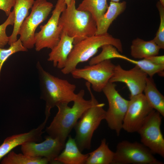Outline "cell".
<instances>
[{
    "label": "cell",
    "instance_id": "obj_27",
    "mask_svg": "<svg viewBox=\"0 0 164 164\" xmlns=\"http://www.w3.org/2000/svg\"><path fill=\"white\" fill-rule=\"evenodd\" d=\"M28 50L23 45L19 39L12 43L7 49L0 48V80L1 73L3 65L11 55L19 52H25Z\"/></svg>",
    "mask_w": 164,
    "mask_h": 164
},
{
    "label": "cell",
    "instance_id": "obj_4",
    "mask_svg": "<svg viewBox=\"0 0 164 164\" xmlns=\"http://www.w3.org/2000/svg\"><path fill=\"white\" fill-rule=\"evenodd\" d=\"M111 44L119 51L123 52L121 40L113 37L108 32L104 34L89 37L74 45L65 67L61 69L64 74L71 73L75 69L78 64L86 62L95 55L99 48L104 45Z\"/></svg>",
    "mask_w": 164,
    "mask_h": 164
},
{
    "label": "cell",
    "instance_id": "obj_6",
    "mask_svg": "<svg viewBox=\"0 0 164 164\" xmlns=\"http://www.w3.org/2000/svg\"><path fill=\"white\" fill-rule=\"evenodd\" d=\"M53 7V4L47 0L35 1L31 12L22 22L18 34L23 46L27 49L34 47L36 29L47 19Z\"/></svg>",
    "mask_w": 164,
    "mask_h": 164
},
{
    "label": "cell",
    "instance_id": "obj_14",
    "mask_svg": "<svg viewBox=\"0 0 164 164\" xmlns=\"http://www.w3.org/2000/svg\"><path fill=\"white\" fill-rule=\"evenodd\" d=\"M147 77V75L136 65L129 70H125L118 64L115 65L109 82L125 84L130 91L131 97L143 93Z\"/></svg>",
    "mask_w": 164,
    "mask_h": 164
},
{
    "label": "cell",
    "instance_id": "obj_18",
    "mask_svg": "<svg viewBox=\"0 0 164 164\" xmlns=\"http://www.w3.org/2000/svg\"><path fill=\"white\" fill-rule=\"evenodd\" d=\"M34 0H15L13 6L14 22L11 35L9 36L8 44L10 45L17 39V36L21 26L29 15V10L32 8Z\"/></svg>",
    "mask_w": 164,
    "mask_h": 164
},
{
    "label": "cell",
    "instance_id": "obj_25",
    "mask_svg": "<svg viewBox=\"0 0 164 164\" xmlns=\"http://www.w3.org/2000/svg\"><path fill=\"white\" fill-rule=\"evenodd\" d=\"M124 60L137 66L150 77L152 78L156 73L158 74L161 76H164V65L155 64L146 58L136 60L126 56Z\"/></svg>",
    "mask_w": 164,
    "mask_h": 164
},
{
    "label": "cell",
    "instance_id": "obj_11",
    "mask_svg": "<svg viewBox=\"0 0 164 164\" xmlns=\"http://www.w3.org/2000/svg\"><path fill=\"white\" fill-rule=\"evenodd\" d=\"M115 66L111 60H108L81 68H76L71 74L74 78L86 80L94 91L100 92L113 76Z\"/></svg>",
    "mask_w": 164,
    "mask_h": 164
},
{
    "label": "cell",
    "instance_id": "obj_8",
    "mask_svg": "<svg viewBox=\"0 0 164 164\" xmlns=\"http://www.w3.org/2000/svg\"><path fill=\"white\" fill-rule=\"evenodd\" d=\"M162 117L153 109L137 131L141 142L153 154L164 158V139L161 130Z\"/></svg>",
    "mask_w": 164,
    "mask_h": 164
},
{
    "label": "cell",
    "instance_id": "obj_24",
    "mask_svg": "<svg viewBox=\"0 0 164 164\" xmlns=\"http://www.w3.org/2000/svg\"><path fill=\"white\" fill-rule=\"evenodd\" d=\"M48 160L44 157H33L23 153L17 154L13 151L10 152L2 159V164H46Z\"/></svg>",
    "mask_w": 164,
    "mask_h": 164
},
{
    "label": "cell",
    "instance_id": "obj_33",
    "mask_svg": "<svg viewBox=\"0 0 164 164\" xmlns=\"http://www.w3.org/2000/svg\"><path fill=\"white\" fill-rule=\"evenodd\" d=\"M161 4L164 6V0H159Z\"/></svg>",
    "mask_w": 164,
    "mask_h": 164
},
{
    "label": "cell",
    "instance_id": "obj_19",
    "mask_svg": "<svg viewBox=\"0 0 164 164\" xmlns=\"http://www.w3.org/2000/svg\"><path fill=\"white\" fill-rule=\"evenodd\" d=\"M126 7V2L125 1H111L105 12L96 23L97 31L95 35H102L108 33L112 22L124 11Z\"/></svg>",
    "mask_w": 164,
    "mask_h": 164
},
{
    "label": "cell",
    "instance_id": "obj_10",
    "mask_svg": "<svg viewBox=\"0 0 164 164\" xmlns=\"http://www.w3.org/2000/svg\"><path fill=\"white\" fill-rule=\"evenodd\" d=\"M106 97L108 108L106 111V120L108 127L119 136L122 129L123 120L126 112L129 100L118 93L114 83L109 82L102 91Z\"/></svg>",
    "mask_w": 164,
    "mask_h": 164
},
{
    "label": "cell",
    "instance_id": "obj_7",
    "mask_svg": "<svg viewBox=\"0 0 164 164\" xmlns=\"http://www.w3.org/2000/svg\"><path fill=\"white\" fill-rule=\"evenodd\" d=\"M112 164H163L141 143L123 140L117 145Z\"/></svg>",
    "mask_w": 164,
    "mask_h": 164
},
{
    "label": "cell",
    "instance_id": "obj_34",
    "mask_svg": "<svg viewBox=\"0 0 164 164\" xmlns=\"http://www.w3.org/2000/svg\"><path fill=\"white\" fill-rule=\"evenodd\" d=\"M120 0H111V1L115 2H119V1Z\"/></svg>",
    "mask_w": 164,
    "mask_h": 164
},
{
    "label": "cell",
    "instance_id": "obj_23",
    "mask_svg": "<svg viewBox=\"0 0 164 164\" xmlns=\"http://www.w3.org/2000/svg\"><path fill=\"white\" fill-rule=\"evenodd\" d=\"M108 6L107 0H83L77 9L89 12L96 23L105 12Z\"/></svg>",
    "mask_w": 164,
    "mask_h": 164
},
{
    "label": "cell",
    "instance_id": "obj_1",
    "mask_svg": "<svg viewBox=\"0 0 164 164\" xmlns=\"http://www.w3.org/2000/svg\"><path fill=\"white\" fill-rule=\"evenodd\" d=\"M85 91L80 90L77 94L71 107L68 103H60L56 106L58 111L50 125L46 128L49 135L57 138L65 144L66 140L72 129L83 113L92 104L91 100L84 98Z\"/></svg>",
    "mask_w": 164,
    "mask_h": 164
},
{
    "label": "cell",
    "instance_id": "obj_29",
    "mask_svg": "<svg viewBox=\"0 0 164 164\" xmlns=\"http://www.w3.org/2000/svg\"><path fill=\"white\" fill-rule=\"evenodd\" d=\"M14 22V13L12 10L5 22L0 25V48H3L8 43L9 36L6 34V29L9 25L13 26Z\"/></svg>",
    "mask_w": 164,
    "mask_h": 164
},
{
    "label": "cell",
    "instance_id": "obj_26",
    "mask_svg": "<svg viewBox=\"0 0 164 164\" xmlns=\"http://www.w3.org/2000/svg\"><path fill=\"white\" fill-rule=\"evenodd\" d=\"M101 52L97 56L92 57L89 61V65L100 63L105 60L113 58L123 59L125 56L121 54L118 50L111 44H105L101 47Z\"/></svg>",
    "mask_w": 164,
    "mask_h": 164
},
{
    "label": "cell",
    "instance_id": "obj_28",
    "mask_svg": "<svg viewBox=\"0 0 164 164\" xmlns=\"http://www.w3.org/2000/svg\"><path fill=\"white\" fill-rule=\"evenodd\" d=\"M156 6L159 11L160 22L155 36L152 39L160 49H164V6L158 2Z\"/></svg>",
    "mask_w": 164,
    "mask_h": 164
},
{
    "label": "cell",
    "instance_id": "obj_9",
    "mask_svg": "<svg viewBox=\"0 0 164 164\" xmlns=\"http://www.w3.org/2000/svg\"><path fill=\"white\" fill-rule=\"evenodd\" d=\"M67 7L64 0H58L51 16L47 23L40 26L35 36V49L39 51L45 48L53 49L59 41L61 31L59 26L61 14Z\"/></svg>",
    "mask_w": 164,
    "mask_h": 164
},
{
    "label": "cell",
    "instance_id": "obj_21",
    "mask_svg": "<svg viewBox=\"0 0 164 164\" xmlns=\"http://www.w3.org/2000/svg\"><path fill=\"white\" fill-rule=\"evenodd\" d=\"M143 92L152 108L164 117V97L157 89L152 78L147 77Z\"/></svg>",
    "mask_w": 164,
    "mask_h": 164
},
{
    "label": "cell",
    "instance_id": "obj_2",
    "mask_svg": "<svg viewBox=\"0 0 164 164\" xmlns=\"http://www.w3.org/2000/svg\"><path fill=\"white\" fill-rule=\"evenodd\" d=\"M39 80L40 97L45 102V113L63 102L73 101L77 94L76 86L68 80L54 76L46 71L39 62L36 64Z\"/></svg>",
    "mask_w": 164,
    "mask_h": 164
},
{
    "label": "cell",
    "instance_id": "obj_31",
    "mask_svg": "<svg viewBox=\"0 0 164 164\" xmlns=\"http://www.w3.org/2000/svg\"><path fill=\"white\" fill-rule=\"evenodd\" d=\"M155 64L158 65H164V56H154L145 58Z\"/></svg>",
    "mask_w": 164,
    "mask_h": 164
},
{
    "label": "cell",
    "instance_id": "obj_5",
    "mask_svg": "<svg viewBox=\"0 0 164 164\" xmlns=\"http://www.w3.org/2000/svg\"><path fill=\"white\" fill-rule=\"evenodd\" d=\"M91 97L92 104L82 114L74 126L76 135L74 138L80 151L89 149L92 138L95 131L103 120L105 119L106 111L105 104L99 103L93 94L89 83H85Z\"/></svg>",
    "mask_w": 164,
    "mask_h": 164
},
{
    "label": "cell",
    "instance_id": "obj_17",
    "mask_svg": "<svg viewBox=\"0 0 164 164\" xmlns=\"http://www.w3.org/2000/svg\"><path fill=\"white\" fill-rule=\"evenodd\" d=\"M61 152L55 159L57 164H85L88 154H83L79 149L74 138L70 135L65 143Z\"/></svg>",
    "mask_w": 164,
    "mask_h": 164
},
{
    "label": "cell",
    "instance_id": "obj_15",
    "mask_svg": "<svg viewBox=\"0 0 164 164\" xmlns=\"http://www.w3.org/2000/svg\"><path fill=\"white\" fill-rule=\"evenodd\" d=\"M50 114H45L43 122L36 128L28 132L16 134L6 138L0 145V160L16 147L29 142H39L42 140L43 130L46 125Z\"/></svg>",
    "mask_w": 164,
    "mask_h": 164
},
{
    "label": "cell",
    "instance_id": "obj_20",
    "mask_svg": "<svg viewBox=\"0 0 164 164\" xmlns=\"http://www.w3.org/2000/svg\"><path fill=\"white\" fill-rule=\"evenodd\" d=\"M160 49L152 39L146 41L138 38L132 41L130 53L135 59H144L158 55Z\"/></svg>",
    "mask_w": 164,
    "mask_h": 164
},
{
    "label": "cell",
    "instance_id": "obj_13",
    "mask_svg": "<svg viewBox=\"0 0 164 164\" xmlns=\"http://www.w3.org/2000/svg\"><path fill=\"white\" fill-rule=\"evenodd\" d=\"M65 145L58 138L48 135L40 143L29 142L22 145L21 149L22 153L26 155L45 158L50 163L57 164L55 159L63 149Z\"/></svg>",
    "mask_w": 164,
    "mask_h": 164
},
{
    "label": "cell",
    "instance_id": "obj_22",
    "mask_svg": "<svg viewBox=\"0 0 164 164\" xmlns=\"http://www.w3.org/2000/svg\"><path fill=\"white\" fill-rule=\"evenodd\" d=\"M86 164H112L114 152L109 148L105 138L103 139L100 146L96 149L88 153Z\"/></svg>",
    "mask_w": 164,
    "mask_h": 164
},
{
    "label": "cell",
    "instance_id": "obj_16",
    "mask_svg": "<svg viewBox=\"0 0 164 164\" xmlns=\"http://www.w3.org/2000/svg\"><path fill=\"white\" fill-rule=\"evenodd\" d=\"M73 38L61 32L59 41L49 54L48 61L52 62L54 67L63 69L73 48Z\"/></svg>",
    "mask_w": 164,
    "mask_h": 164
},
{
    "label": "cell",
    "instance_id": "obj_12",
    "mask_svg": "<svg viewBox=\"0 0 164 164\" xmlns=\"http://www.w3.org/2000/svg\"><path fill=\"white\" fill-rule=\"evenodd\" d=\"M153 109L143 93L130 97L122 129L128 133L137 132Z\"/></svg>",
    "mask_w": 164,
    "mask_h": 164
},
{
    "label": "cell",
    "instance_id": "obj_3",
    "mask_svg": "<svg viewBox=\"0 0 164 164\" xmlns=\"http://www.w3.org/2000/svg\"><path fill=\"white\" fill-rule=\"evenodd\" d=\"M59 26L61 31L74 39L73 45L96 34V22L89 12L78 10L76 0H71L60 16Z\"/></svg>",
    "mask_w": 164,
    "mask_h": 164
},
{
    "label": "cell",
    "instance_id": "obj_30",
    "mask_svg": "<svg viewBox=\"0 0 164 164\" xmlns=\"http://www.w3.org/2000/svg\"><path fill=\"white\" fill-rule=\"evenodd\" d=\"M15 0H0V9L5 12L8 16L11 12L12 8L13 7Z\"/></svg>",
    "mask_w": 164,
    "mask_h": 164
},
{
    "label": "cell",
    "instance_id": "obj_32",
    "mask_svg": "<svg viewBox=\"0 0 164 164\" xmlns=\"http://www.w3.org/2000/svg\"><path fill=\"white\" fill-rule=\"evenodd\" d=\"M67 6L70 3L71 0H64Z\"/></svg>",
    "mask_w": 164,
    "mask_h": 164
}]
</instances>
